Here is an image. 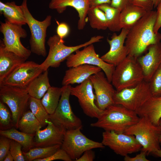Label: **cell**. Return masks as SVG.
<instances>
[{"label":"cell","instance_id":"obj_1","mask_svg":"<svg viewBox=\"0 0 161 161\" xmlns=\"http://www.w3.org/2000/svg\"><path fill=\"white\" fill-rule=\"evenodd\" d=\"M156 16V11H147L129 30L125 42L128 55L137 59L150 45L160 42L161 34L154 31Z\"/></svg>","mask_w":161,"mask_h":161},{"label":"cell","instance_id":"obj_2","mask_svg":"<svg viewBox=\"0 0 161 161\" xmlns=\"http://www.w3.org/2000/svg\"><path fill=\"white\" fill-rule=\"evenodd\" d=\"M140 117L134 111L120 105L113 104L104 110L95 122L91 124L92 127L124 133L131 126L138 122Z\"/></svg>","mask_w":161,"mask_h":161},{"label":"cell","instance_id":"obj_3","mask_svg":"<svg viewBox=\"0 0 161 161\" xmlns=\"http://www.w3.org/2000/svg\"><path fill=\"white\" fill-rule=\"evenodd\" d=\"M104 38L101 35L92 37L87 41L74 46L65 45L64 39H61L57 35L50 36L47 41L49 49L48 55L40 66L44 71L47 70L49 67L56 68L61 63L66 60L72 54L80 48L94 43L101 41Z\"/></svg>","mask_w":161,"mask_h":161},{"label":"cell","instance_id":"obj_4","mask_svg":"<svg viewBox=\"0 0 161 161\" xmlns=\"http://www.w3.org/2000/svg\"><path fill=\"white\" fill-rule=\"evenodd\" d=\"M143 80V71L137 59L128 55L115 66L111 83L119 91L134 87Z\"/></svg>","mask_w":161,"mask_h":161},{"label":"cell","instance_id":"obj_5","mask_svg":"<svg viewBox=\"0 0 161 161\" xmlns=\"http://www.w3.org/2000/svg\"><path fill=\"white\" fill-rule=\"evenodd\" d=\"M124 133L134 135L142 146V151L147 155L161 149L159 138L161 127L155 125L145 117H140L136 124L131 126Z\"/></svg>","mask_w":161,"mask_h":161},{"label":"cell","instance_id":"obj_6","mask_svg":"<svg viewBox=\"0 0 161 161\" xmlns=\"http://www.w3.org/2000/svg\"><path fill=\"white\" fill-rule=\"evenodd\" d=\"M20 6L31 32L30 50L37 55L45 57L47 54L45 46L47 30L51 24L52 16L48 15L44 20L40 21L34 18L30 12L27 0H23Z\"/></svg>","mask_w":161,"mask_h":161},{"label":"cell","instance_id":"obj_7","mask_svg":"<svg viewBox=\"0 0 161 161\" xmlns=\"http://www.w3.org/2000/svg\"><path fill=\"white\" fill-rule=\"evenodd\" d=\"M70 85L63 86L58 105L53 113L49 114V120L56 126L66 130L82 128L81 120L72 111L69 103Z\"/></svg>","mask_w":161,"mask_h":161},{"label":"cell","instance_id":"obj_8","mask_svg":"<svg viewBox=\"0 0 161 161\" xmlns=\"http://www.w3.org/2000/svg\"><path fill=\"white\" fill-rule=\"evenodd\" d=\"M30 96L27 89L7 85H0L1 101L6 104L12 113L14 126L26 111Z\"/></svg>","mask_w":161,"mask_h":161},{"label":"cell","instance_id":"obj_9","mask_svg":"<svg viewBox=\"0 0 161 161\" xmlns=\"http://www.w3.org/2000/svg\"><path fill=\"white\" fill-rule=\"evenodd\" d=\"M81 128L66 130L61 148L72 160L78 159L86 151L105 147L102 143L91 140L81 131Z\"/></svg>","mask_w":161,"mask_h":161},{"label":"cell","instance_id":"obj_10","mask_svg":"<svg viewBox=\"0 0 161 161\" xmlns=\"http://www.w3.org/2000/svg\"><path fill=\"white\" fill-rule=\"evenodd\" d=\"M152 96L148 82L143 80L134 87L116 90L114 104L121 105L135 112Z\"/></svg>","mask_w":161,"mask_h":161},{"label":"cell","instance_id":"obj_11","mask_svg":"<svg viewBox=\"0 0 161 161\" xmlns=\"http://www.w3.org/2000/svg\"><path fill=\"white\" fill-rule=\"evenodd\" d=\"M87 64L100 67L104 73L108 81L111 83L115 66L102 60L96 53L93 44L76 50L66 59V64L69 68L79 65Z\"/></svg>","mask_w":161,"mask_h":161},{"label":"cell","instance_id":"obj_12","mask_svg":"<svg viewBox=\"0 0 161 161\" xmlns=\"http://www.w3.org/2000/svg\"><path fill=\"white\" fill-rule=\"evenodd\" d=\"M5 22H0V31L3 34L2 41L5 48L8 50L27 59L30 55V50L21 44L20 39L27 36L26 30L21 25L10 23L6 19Z\"/></svg>","mask_w":161,"mask_h":161},{"label":"cell","instance_id":"obj_13","mask_svg":"<svg viewBox=\"0 0 161 161\" xmlns=\"http://www.w3.org/2000/svg\"><path fill=\"white\" fill-rule=\"evenodd\" d=\"M102 143L116 154L123 156L139 151L142 146L134 136L114 131H105L102 133Z\"/></svg>","mask_w":161,"mask_h":161},{"label":"cell","instance_id":"obj_14","mask_svg":"<svg viewBox=\"0 0 161 161\" xmlns=\"http://www.w3.org/2000/svg\"><path fill=\"white\" fill-rule=\"evenodd\" d=\"M44 71L40 65L27 61L17 67L0 84L26 89L36 77Z\"/></svg>","mask_w":161,"mask_h":161},{"label":"cell","instance_id":"obj_15","mask_svg":"<svg viewBox=\"0 0 161 161\" xmlns=\"http://www.w3.org/2000/svg\"><path fill=\"white\" fill-rule=\"evenodd\" d=\"M92 83L89 78L75 87L71 86V95L77 97L84 114L92 118H98L103 110L99 109L95 104V95Z\"/></svg>","mask_w":161,"mask_h":161},{"label":"cell","instance_id":"obj_16","mask_svg":"<svg viewBox=\"0 0 161 161\" xmlns=\"http://www.w3.org/2000/svg\"><path fill=\"white\" fill-rule=\"evenodd\" d=\"M105 76L104 72L101 71L89 78L95 90V104L102 110L114 104V97L116 91Z\"/></svg>","mask_w":161,"mask_h":161},{"label":"cell","instance_id":"obj_17","mask_svg":"<svg viewBox=\"0 0 161 161\" xmlns=\"http://www.w3.org/2000/svg\"><path fill=\"white\" fill-rule=\"evenodd\" d=\"M129 31L122 28L119 35L114 32L111 39L107 38L110 48L107 52L100 57L102 60L116 66L127 57V50L124 43Z\"/></svg>","mask_w":161,"mask_h":161},{"label":"cell","instance_id":"obj_18","mask_svg":"<svg viewBox=\"0 0 161 161\" xmlns=\"http://www.w3.org/2000/svg\"><path fill=\"white\" fill-rule=\"evenodd\" d=\"M147 49V53L137 59L143 71L144 80L149 82L161 64V43L151 45Z\"/></svg>","mask_w":161,"mask_h":161},{"label":"cell","instance_id":"obj_19","mask_svg":"<svg viewBox=\"0 0 161 161\" xmlns=\"http://www.w3.org/2000/svg\"><path fill=\"white\" fill-rule=\"evenodd\" d=\"M66 131L56 126L49 120L45 129H39L35 133L34 146L44 147L56 145H61Z\"/></svg>","mask_w":161,"mask_h":161},{"label":"cell","instance_id":"obj_20","mask_svg":"<svg viewBox=\"0 0 161 161\" xmlns=\"http://www.w3.org/2000/svg\"><path fill=\"white\" fill-rule=\"evenodd\" d=\"M68 7H72L78 13V29L83 30L86 23L88 11L90 7L89 0H51L49 8L55 10L59 14L63 13Z\"/></svg>","mask_w":161,"mask_h":161},{"label":"cell","instance_id":"obj_21","mask_svg":"<svg viewBox=\"0 0 161 161\" xmlns=\"http://www.w3.org/2000/svg\"><path fill=\"white\" fill-rule=\"evenodd\" d=\"M101 71V69L98 66L87 64L69 68L65 71L62 84L64 86L80 84L89 78L91 75Z\"/></svg>","mask_w":161,"mask_h":161},{"label":"cell","instance_id":"obj_22","mask_svg":"<svg viewBox=\"0 0 161 161\" xmlns=\"http://www.w3.org/2000/svg\"><path fill=\"white\" fill-rule=\"evenodd\" d=\"M0 42V84L18 66L27 59L7 50Z\"/></svg>","mask_w":161,"mask_h":161},{"label":"cell","instance_id":"obj_23","mask_svg":"<svg viewBox=\"0 0 161 161\" xmlns=\"http://www.w3.org/2000/svg\"><path fill=\"white\" fill-rule=\"evenodd\" d=\"M140 117H145L154 124L160 125L161 119V95L152 96L135 111Z\"/></svg>","mask_w":161,"mask_h":161},{"label":"cell","instance_id":"obj_24","mask_svg":"<svg viewBox=\"0 0 161 161\" xmlns=\"http://www.w3.org/2000/svg\"><path fill=\"white\" fill-rule=\"evenodd\" d=\"M147 11L141 7L129 3L120 13V24L121 28L129 30Z\"/></svg>","mask_w":161,"mask_h":161},{"label":"cell","instance_id":"obj_25","mask_svg":"<svg viewBox=\"0 0 161 161\" xmlns=\"http://www.w3.org/2000/svg\"><path fill=\"white\" fill-rule=\"evenodd\" d=\"M50 86L47 70L35 78L26 89L30 97L41 99Z\"/></svg>","mask_w":161,"mask_h":161},{"label":"cell","instance_id":"obj_26","mask_svg":"<svg viewBox=\"0 0 161 161\" xmlns=\"http://www.w3.org/2000/svg\"><path fill=\"white\" fill-rule=\"evenodd\" d=\"M0 135L19 143L25 150L29 151L34 146V137L35 134H27L12 128L6 130H0Z\"/></svg>","mask_w":161,"mask_h":161},{"label":"cell","instance_id":"obj_27","mask_svg":"<svg viewBox=\"0 0 161 161\" xmlns=\"http://www.w3.org/2000/svg\"><path fill=\"white\" fill-rule=\"evenodd\" d=\"M42 126L30 110L26 111L19 120L17 128L24 133L35 134Z\"/></svg>","mask_w":161,"mask_h":161},{"label":"cell","instance_id":"obj_28","mask_svg":"<svg viewBox=\"0 0 161 161\" xmlns=\"http://www.w3.org/2000/svg\"><path fill=\"white\" fill-rule=\"evenodd\" d=\"M62 92V87L51 86L41 100L42 105L49 114L53 113L57 108Z\"/></svg>","mask_w":161,"mask_h":161},{"label":"cell","instance_id":"obj_29","mask_svg":"<svg viewBox=\"0 0 161 161\" xmlns=\"http://www.w3.org/2000/svg\"><path fill=\"white\" fill-rule=\"evenodd\" d=\"M97 7L105 13L108 28L110 30L114 32L122 29L120 24V10L112 7L109 4H102Z\"/></svg>","mask_w":161,"mask_h":161},{"label":"cell","instance_id":"obj_30","mask_svg":"<svg viewBox=\"0 0 161 161\" xmlns=\"http://www.w3.org/2000/svg\"><path fill=\"white\" fill-rule=\"evenodd\" d=\"M6 6L1 14L10 23L23 25L27 24L20 6L17 5L14 1L6 3Z\"/></svg>","mask_w":161,"mask_h":161},{"label":"cell","instance_id":"obj_31","mask_svg":"<svg viewBox=\"0 0 161 161\" xmlns=\"http://www.w3.org/2000/svg\"><path fill=\"white\" fill-rule=\"evenodd\" d=\"M87 16L90 25L92 28L103 30L108 28L105 13L97 6L90 7Z\"/></svg>","mask_w":161,"mask_h":161},{"label":"cell","instance_id":"obj_32","mask_svg":"<svg viewBox=\"0 0 161 161\" xmlns=\"http://www.w3.org/2000/svg\"><path fill=\"white\" fill-rule=\"evenodd\" d=\"M61 145L32 148L27 152L23 151L26 161H32L38 159L47 158L53 154L61 147Z\"/></svg>","mask_w":161,"mask_h":161},{"label":"cell","instance_id":"obj_33","mask_svg":"<svg viewBox=\"0 0 161 161\" xmlns=\"http://www.w3.org/2000/svg\"><path fill=\"white\" fill-rule=\"evenodd\" d=\"M29 106L30 110L42 126L47 125L49 121V115L42 105L41 100L30 96Z\"/></svg>","mask_w":161,"mask_h":161},{"label":"cell","instance_id":"obj_34","mask_svg":"<svg viewBox=\"0 0 161 161\" xmlns=\"http://www.w3.org/2000/svg\"><path fill=\"white\" fill-rule=\"evenodd\" d=\"M14 126L10 112L4 103L0 101V130H5Z\"/></svg>","mask_w":161,"mask_h":161},{"label":"cell","instance_id":"obj_35","mask_svg":"<svg viewBox=\"0 0 161 161\" xmlns=\"http://www.w3.org/2000/svg\"><path fill=\"white\" fill-rule=\"evenodd\" d=\"M152 96L161 95V64L148 82Z\"/></svg>","mask_w":161,"mask_h":161},{"label":"cell","instance_id":"obj_36","mask_svg":"<svg viewBox=\"0 0 161 161\" xmlns=\"http://www.w3.org/2000/svg\"><path fill=\"white\" fill-rule=\"evenodd\" d=\"M22 145L19 143L11 140L10 151L14 161H24L26 159L21 151Z\"/></svg>","mask_w":161,"mask_h":161},{"label":"cell","instance_id":"obj_37","mask_svg":"<svg viewBox=\"0 0 161 161\" xmlns=\"http://www.w3.org/2000/svg\"><path fill=\"white\" fill-rule=\"evenodd\" d=\"M55 160H61L65 161H72L66 152L60 147L51 156L44 159H36L34 161H52Z\"/></svg>","mask_w":161,"mask_h":161},{"label":"cell","instance_id":"obj_38","mask_svg":"<svg viewBox=\"0 0 161 161\" xmlns=\"http://www.w3.org/2000/svg\"><path fill=\"white\" fill-rule=\"evenodd\" d=\"M11 139L6 137L0 136V161H3L10 151Z\"/></svg>","mask_w":161,"mask_h":161},{"label":"cell","instance_id":"obj_39","mask_svg":"<svg viewBox=\"0 0 161 161\" xmlns=\"http://www.w3.org/2000/svg\"><path fill=\"white\" fill-rule=\"evenodd\" d=\"M133 4L141 7L147 11L153 10L154 5L153 0H129Z\"/></svg>","mask_w":161,"mask_h":161},{"label":"cell","instance_id":"obj_40","mask_svg":"<svg viewBox=\"0 0 161 161\" xmlns=\"http://www.w3.org/2000/svg\"><path fill=\"white\" fill-rule=\"evenodd\" d=\"M70 31L68 25L66 23L61 22L58 24L56 29L57 34L62 39H64L69 34Z\"/></svg>","mask_w":161,"mask_h":161},{"label":"cell","instance_id":"obj_41","mask_svg":"<svg viewBox=\"0 0 161 161\" xmlns=\"http://www.w3.org/2000/svg\"><path fill=\"white\" fill-rule=\"evenodd\" d=\"M157 7V16L154 27V31L156 33L158 32L159 30L161 27V1Z\"/></svg>","mask_w":161,"mask_h":161},{"label":"cell","instance_id":"obj_42","mask_svg":"<svg viewBox=\"0 0 161 161\" xmlns=\"http://www.w3.org/2000/svg\"><path fill=\"white\" fill-rule=\"evenodd\" d=\"M147 153L142 151L140 153L134 157H131L126 155L124 157V160L125 161H149L146 158Z\"/></svg>","mask_w":161,"mask_h":161},{"label":"cell","instance_id":"obj_43","mask_svg":"<svg viewBox=\"0 0 161 161\" xmlns=\"http://www.w3.org/2000/svg\"><path fill=\"white\" fill-rule=\"evenodd\" d=\"M95 158V154L92 149L85 151L78 159L75 161H92Z\"/></svg>","mask_w":161,"mask_h":161},{"label":"cell","instance_id":"obj_44","mask_svg":"<svg viewBox=\"0 0 161 161\" xmlns=\"http://www.w3.org/2000/svg\"><path fill=\"white\" fill-rule=\"evenodd\" d=\"M129 3V0H111L110 5L121 11Z\"/></svg>","mask_w":161,"mask_h":161},{"label":"cell","instance_id":"obj_45","mask_svg":"<svg viewBox=\"0 0 161 161\" xmlns=\"http://www.w3.org/2000/svg\"><path fill=\"white\" fill-rule=\"evenodd\" d=\"M111 0H89L90 7L97 6L104 4H110Z\"/></svg>","mask_w":161,"mask_h":161},{"label":"cell","instance_id":"obj_46","mask_svg":"<svg viewBox=\"0 0 161 161\" xmlns=\"http://www.w3.org/2000/svg\"><path fill=\"white\" fill-rule=\"evenodd\" d=\"M4 161H14L13 158L11 154L10 151L7 154L5 158Z\"/></svg>","mask_w":161,"mask_h":161},{"label":"cell","instance_id":"obj_47","mask_svg":"<svg viewBox=\"0 0 161 161\" xmlns=\"http://www.w3.org/2000/svg\"><path fill=\"white\" fill-rule=\"evenodd\" d=\"M155 156L161 158V149H158L152 153Z\"/></svg>","mask_w":161,"mask_h":161},{"label":"cell","instance_id":"obj_48","mask_svg":"<svg viewBox=\"0 0 161 161\" xmlns=\"http://www.w3.org/2000/svg\"><path fill=\"white\" fill-rule=\"evenodd\" d=\"M6 6V3H4L1 1H0V13L1 14L3 11Z\"/></svg>","mask_w":161,"mask_h":161},{"label":"cell","instance_id":"obj_49","mask_svg":"<svg viewBox=\"0 0 161 161\" xmlns=\"http://www.w3.org/2000/svg\"><path fill=\"white\" fill-rule=\"evenodd\" d=\"M161 1V0H153L154 7H156Z\"/></svg>","mask_w":161,"mask_h":161},{"label":"cell","instance_id":"obj_50","mask_svg":"<svg viewBox=\"0 0 161 161\" xmlns=\"http://www.w3.org/2000/svg\"><path fill=\"white\" fill-rule=\"evenodd\" d=\"M160 126L161 127V119L160 121ZM159 143H160V145L161 146V134L159 138Z\"/></svg>","mask_w":161,"mask_h":161}]
</instances>
